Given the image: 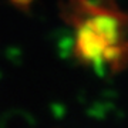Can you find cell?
Masks as SVG:
<instances>
[{
	"label": "cell",
	"mask_w": 128,
	"mask_h": 128,
	"mask_svg": "<svg viewBox=\"0 0 128 128\" xmlns=\"http://www.w3.org/2000/svg\"><path fill=\"white\" fill-rule=\"evenodd\" d=\"M63 13L76 28L74 54L80 63L115 70L128 64V13L115 0H67Z\"/></svg>",
	"instance_id": "6da1fadb"
},
{
	"label": "cell",
	"mask_w": 128,
	"mask_h": 128,
	"mask_svg": "<svg viewBox=\"0 0 128 128\" xmlns=\"http://www.w3.org/2000/svg\"><path fill=\"white\" fill-rule=\"evenodd\" d=\"M33 2H34V0H10V3H12V4L16 6L17 9H22V10L28 9V7L32 6Z\"/></svg>",
	"instance_id": "7a4b0ae2"
}]
</instances>
